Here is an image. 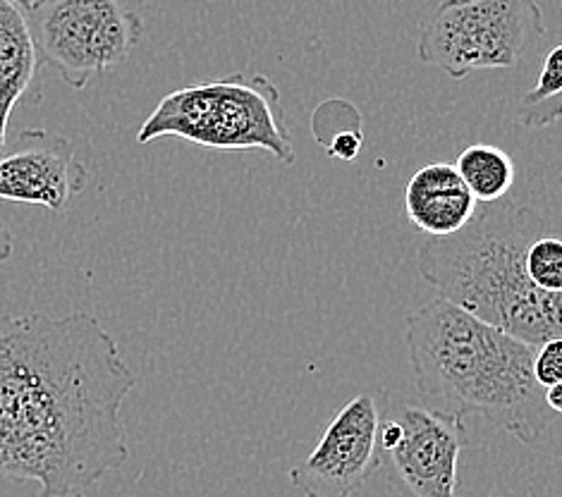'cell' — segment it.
Here are the masks:
<instances>
[{
	"instance_id": "cell-19",
	"label": "cell",
	"mask_w": 562,
	"mask_h": 497,
	"mask_svg": "<svg viewBox=\"0 0 562 497\" xmlns=\"http://www.w3.org/2000/svg\"><path fill=\"white\" fill-rule=\"evenodd\" d=\"M12 3H15L22 12H26V15H30V12H34L38 5L44 3V0H12Z\"/></svg>"
},
{
	"instance_id": "cell-2",
	"label": "cell",
	"mask_w": 562,
	"mask_h": 497,
	"mask_svg": "<svg viewBox=\"0 0 562 497\" xmlns=\"http://www.w3.org/2000/svg\"><path fill=\"white\" fill-rule=\"evenodd\" d=\"M407 354L426 407L467 421L484 419L525 445L553 423L533 379L537 347L436 297L407 316Z\"/></svg>"
},
{
	"instance_id": "cell-15",
	"label": "cell",
	"mask_w": 562,
	"mask_h": 497,
	"mask_svg": "<svg viewBox=\"0 0 562 497\" xmlns=\"http://www.w3.org/2000/svg\"><path fill=\"white\" fill-rule=\"evenodd\" d=\"M533 379L543 389L562 383V338L548 340L537 347V354H533Z\"/></svg>"
},
{
	"instance_id": "cell-17",
	"label": "cell",
	"mask_w": 562,
	"mask_h": 497,
	"mask_svg": "<svg viewBox=\"0 0 562 497\" xmlns=\"http://www.w3.org/2000/svg\"><path fill=\"white\" fill-rule=\"evenodd\" d=\"M12 249H15V239H12V233L8 230V225L0 221V266H3L12 257Z\"/></svg>"
},
{
	"instance_id": "cell-14",
	"label": "cell",
	"mask_w": 562,
	"mask_h": 497,
	"mask_svg": "<svg viewBox=\"0 0 562 497\" xmlns=\"http://www.w3.org/2000/svg\"><path fill=\"white\" fill-rule=\"evenodd\" d=\"M527 275L539 290L562 294V237L543 235L527 251Z\"/></svg>"
},
{
	"instance_id": "cell-8",
	"label": "cell",
	"mask_w": 562,
	"mask_h": 497,
	"mask_svg": "<svg viewBox=\"0 0 562 497\" xmlns=\"http://www.w3.org/2000/svg\"><path fill=\"white\" fill-rule=\"evenodd\" d=\"M383 393H361L333 416L318 445L290 472L304 497H352L381 468Z\"/></svg>"
},
{
	"instance_id": "cell-7",
	"label": "cell",
	"mask_w": 562,
	"mask_h": 497,
	"mask_svg": "<svg viewBox=\"0 0 562 497\" xmlns=\"http://www.w3.org/2000/svg\"><path fill=\"white\" fill-rule=\"evenodd\" d=\"M470 448L467 423L383 393L379 450L387 481L403 497H458L460 456Z\"/></svg>"
},
{
	"instance_id": "cell-12",
	"label": "cell",
	"mask_w": 562,
	"mask_h": 497,
	"mask_svg": "<svg viewBox=\"0 0 562 497\" xmlns=\"http://www.w3.org/2000/svg\"><path fill=\"white\" fill-rule=\"evenodd\" d=\"M454 170L472 192L476 204H495L513 190L517 168L505 149L493 144H472L454 160Z\"/></svg>"
},
{
	"instance_id": "cell-9",
	"label": "cell",
	"mask_w": 562,
	"mask_h": 497,
	"mask_svg": "<svg viewBox=\"0 0 562 497\" xmlns=\"http://www.w3.org/2000/svg\"><path fill=\"white\" fill-rule=\"evenodd\" d=\"M89 182L72 139L48 129H24L0 154V199L32 204L53 216L68 211Z\"/></svg>"
},
{
	"instance_id": "cell-10",
	"label": "cell",
	"mask_w": 562,
	"mask_h": 497,
	"mask_svg": "<svg viewBox=\"0 0 562 497\" xmlns=\"http://www.w3.org/2000/svg\"><path fill=\"white\" fill-rule=\"evenodd\" d=\"M479 204L450 163H428L405 184V216L431 239L450 237L474 218Z\"/></svg>"
},
{
	"instance_id": "cell-4",
	"label": "cell",
	"mask_w": 562,
	"mask_h": 497,
	"mask_svg": "<svg viewBox=\"0 0 562 497\" xmlns=\"http://www.w3.org/2000/svg\"><path fill=\"white\" fill-rule=\"evenodd\" d=\"M166 137L216 151H263L285 166L297 160L283 99L263 75H227L170 91L137 132L139 144Z\"/></svg>"
},
{
	"instance_id": "cell-16",
	"label": "cell",
	"mask_w": 562,
	"mask_h": 497,
	"mask_svg": "<svg viewBox=\"0 0 562 497\" xmlns=\"http://www.w3.org/2000/svg\"><path fill=\"white\" fill-rule=\"evenodd\" d=\"M361 149V132L352 129V132H342L336 137V142L330 144V156L342 158V160H355L357 154Z\"/></svg>"
},
{
	"instance_id": "cell-11",
	"label": "cell",
	"mask_w": 562,
	"mask_h": 497,
	"mask_svg": "<svg viewBox=\"0 0 562 497\" xmlns=\"http://www.w3.org/2000/svg\"><path fill=\"white\" fill-rule=\"evenodd\" d=\"M42 56L30 18L12 0H0V154L8 146V125L20 103L42 101Z\"/></svg>"
},
{
	"instance_id": "cell-13",
	"label": "cell",
	"mask_w": 562,
	"mask_h": 497,
	"mask_svg": "<svg viewBox=\"0 0 562 497\" xmlns=\"http://www.w3.org/2000/svg\"><path fill=\"white\" fill-rule=\"evenodd\" d=\"M517 120L527 129H543L562 120V42L546 53L537 84L519 101Z\"/></svg>"
},
{
	"instance_id": "cell-1",
	"label": "cell",
	"mask_w": 562,
	"mask_h": 497,
	"mask_svg": "<svg viewBox=\"0 0 562 497\" xmlns=\"http://www.w3.org/2000/svg\"><path fill=\"white\" fill-rule=\"evenodd\" d=\"M137 379L89 312L0 314V478L79 497L130 460Z\"/></svg>"
},
{
	"instance_id": "cell-5",
	"label": "cell",
	"mask_w": 562,
	"mask_h": 497,
	"mask_svg": "<svg viewBox=\"0 0 562 497\" xmlns=\"http://www.w3.org/2000/svg\"><path fill=\"white\" fill-rule=\"evenodd\" d=\"M546 36L537 0H443L422 24L419 60L464 79L507 70Z\"/></svg>"
},
{
	"instance_id": "cell-3",
	"label": "cell",
	"mask_w": 562,
	"mask_h": 497,
	"mask_svg": "<svg viewBox=\"0 0 562 497\" xmlns=\"http://www.w3.org/2000/svg\"><path fill=\"white\" fill-rule=\"evenodd\" d=\"M543 235L541 213L505 196L476 208L460 233L428 239L417 257L419 275L438 297L539 347L562 338V294L539 290L527 275V251Z\"/></svg>"
},
{
	"instance_id": "cell-18",
	"label": "cell",
	"mask_w": 562,
	"mask_h": 497,
	"mask_svg": "<svg viewBox=\"0 0 562 497\" xmlns=\"http://www.w3.org/2000/svg\"><path fill=\"white\" fill-rule=\"evenodd\" d=\"M546 405L553 414H562V383H555L546 389Z\"/></svg>"
},
{
	"instance_id": "cell-6",
	"label": "cell",
	"mask_w": 562,
	"mask_h": 497,
	"mask_svg": "<svg viewBox=\"0 0 562 497\" xmlns=\"http://www.w3.org/2000/svg\"><path fill=\"white\" fill-rule=\"evenodd\" d=\"M26 18L38 56L72 89L123 65L144 34L135 0H44Z\"/></svg>"
}]
</instances>
